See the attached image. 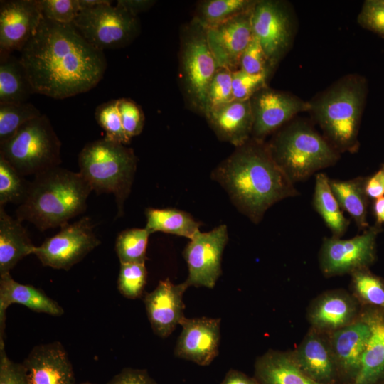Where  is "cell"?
Segmentation results:
<instances>
[{"mask_svg": "<svg viewBox=\"0 0 384 384\" xmlns=\"http://www.w3.org/2000/svg\"><path fill=\"white\" fill-rule=\"evenodd\" d=\"M42 114L33 104H0V144L9 139L28 122Z\"/></svg>", "mask_w": 384, "mask_h": 384, "instance_id": "cell-35", "label": "cell"}, {"mask_svg": "<svg viewBox=\"0 0 384 384\" xmlns=\"http://www.w3.org/2000/svg\"><path fill=\"white\" fill-rule=\"evenodd\" d=\"M366 95V80L351 74L309 101V112L324 137L339 153H353L358 149V131Z\"/></svg>", "mask_w": 384, "mask_h": 384, "instance_id": "cell-4", "label": "cell"}, {"mask_svg": "<svg viewBox=\"0 0 384 384\" xmlns=\"http://www.w3.org/2000/svg\"><path fill=\"white\" fill-rule=\"evenodd\" d=\"M12 304H20L38 313L59 316L63 309L43 290L14 280L10 273L0 275V343H4L6 311Z\"/></svg>", "mask_w": 384, "mask_h": 384, "instance_id": "cell-23", "label": "cell"}, {"mask_svg": "<svg viewBox=\"0 0 384 384\" xmlns=\"http://www.w3.org/2000/svg\"><path fill=\"white\" fill-rule=\"evenodd\" d=\"M137 164L132 149L105 137L86 144L78 155L79 172L92 191L114 196L117 218L124 215Z\"/></svg>", "mask_w": 384, "mask_h": 384, "instance_id": "cell-5", "label": "cell"}, {"mask_svg": "<svg viewBox=\"0 0 384 384\" xmlns=\"http://www.w3.org/2000/svg\"><path fill=\"white\" fill-rule=\"evenodd\" d=\"M239 65L240 70L250 74L268 73L267 65L270 63L259 40L254 35L241 55Z\"/></svg>", "mask_w": 384, "mask_h": 384, "instance_id": "cell-44", "label": "cell"}, {"mask_svg": "<svg viewBox=\"0 0 384 384\" xmlns=\"http://www.w3.org/2000/svg\"><path fill=\"white\" fill-rule=\"evenodd\" d=\"M206 114L220 139L237 147L250 139L254 123L250 100H233L210 110Z\"/></svg>", "mask_w": 384, "mask_h": 384, "instance_id": "cell-24", "label": "cell"}, {"mask_svg": "<svg viewBox=\"0 0 384 384\" xmlns=\"http://www.w3.org/2000/svg\"><path fill=\"white\" fill-rule=\"evenodd\" d=\"M232 71L218 68L207 92L205 113L220 105L233 101Z\"/></svg>", "mask_w": 384, "mask_h": 384, "instance_id": "cell-39", "label": "cell"}, {"mask_svg": "<svg viewBox=\"0 0 384 384\" xmlns=\"http://www.w3.org/2000/svg\"><path fill=\"white\" fill-rule=\"evenodd\" d=\"M364 28L384 38V0H366L357 18Z\"/></svg>", "mask_w": 384, "mask_h": 384, "instance_id": "cell-43", "label": "cell"}, {"mask_svg": "<svg viewBox=\"0 0 384 384\" xmlns=\"http://www.w3.org/2000/svg\"><path fill=\"white\" fill-rule=\"evenodd\" d=\"M220 384H260L255 377H250L239 370L231 369Z\"/></svg>", "mask_w": 384, "mask_h": 384, "instance_id": "cell-48", "label": "cell"}, {"mask_svg": "<svg viewBox=\"0 0 384 384\" xmlns=\"http://www.w3.org/2000/svg\"><path fill=\"white\" fill-rule=\"evenodd\" d=\"M366 181L361 177L349 180H330L332 191L341 208L354 220L359 228L368 226Z\"/></svg>", "mask_w": 384, "mask_h": 384, "instance_id": "cell-31", "label": "cell"}, {"mask_svg": "<svg viewBox=\"0 0 384 384\" xmlns=\"http://www.w3.org/2000/svg\"><path fill=\"white\" fill-rule=\"evenodd\" d=\"M228 240L227 226L198 232L186 246L183 255L188 268L186 284L212 289L221 275L223 252Z\"/></svg>", "mask_w": 384, "mask_h": 384, "instance_id": "cell-11", "label": "cell"}, {"mask_svg": "<svg viewBox=\"0 0 384 384\" xmlns=\"http://www.w3.org/2000/svg\"><path fill=\"white\" fill-rule=\"evenodd\" d=\"M92 191L79 171L53 167L33 176L26 200L15 211L16 218L41 232L60 228L86 210Z\"/></svg>", "mask_w": 384, "mask_h": 384, "instance_id": "cell-3", "label": "cell"}, {"mask_svg": "<svg viewBox=\"0 0 384 384\" xmlns=\"http://www.w3.org/2000/svg\"><path fill=\"white\" fill-rule=\"evenodd\" d=\"M370 336V325L361 314L351 324L329 334L340 380L343 384H351L356 378Z\"/></svg>", "mask_w": 384, "mask_h": 384, "instance_id": "cell-22", "label": "cell"}, {"mask_svg": "<svg viewBox=\"0 0 384 384\" xmlns=\"http://www.w3.org/2000/svg\"><path fill=\"white\" fill-rule=\"evenodd\" d=\"M359 302L343 289H333L316 297L307 309V319L316 330L330 334L356 320Z\"/></svg>", "mask_w": 384, "mask_h": 384, "instance_id": "cell-21", "label": "cell"}, {"mask_svg": "<svg viewBox=\"0 0 384 384\" xmlns=\"http://www.w3.org/2000/svg\"><path fill=\"white\" fill-rule=\"evenodd\" d=\"M33 94L63 100L95 87L107 69L104 51L90 44L73 23L43 18L20 52Z\"/></svg>", "mask_w": 384, "mask_h": 384, "instance_id": "cell-1", "label": "cell"}, {"mask_svg": "<svg viewBox=\"0 0 384 384\" xmlns=\"http://www.w3.org/2000/svg\"><path fill=\"white\" fill-rule=\"evenodd\" d=\"M378 231L374 226L350 239L324 238L319 254L322 273L330 277L367 268L375 260Z\"/></svg>", "mask_w": 384, "mask_h": 384, "instance_id": "cell-10", "label": "cell"}, {"mask_svg": "<svg viewBox=\"0 0 384 384\" xmlns=\"http://www.w3.org/2000/svg\"><path fill=\"white\" fill-rule=\"evenodd\" d=\"M361 315L370 327L358 373L351 384H377L384 379V314L367 311Z\"/></svg>", "mask_w": 384, "mask_h": 384, "instance_id": "cell-25", "label": "cell"}, {"mask_svg": "<svg viewBox=\"0 0 384 384\" xmlns=\"http://www.w3.org/2000/svg\"><path fill=\"white\" fill-rule=\"evenodd\" d=\"M61 142L48 117L41 114L0 144V156L21 176H36L61 164Z\"/></svg>", "mask_w": 384, "mask_h": 384, "instance_id": "cell-7", "label": "cell"}, {"mask_svg": "<svg viewBox=\"0 0 384 384\" xmlns=\"http://www.w3.org/2000/svg\"><path fill=\"white\" fill-rule=\"evenodd\" d=\"M22 364L28 384H75L72 363L59 341L34 346Z\"/></svg>", "mask_w": 384, "mask_h": 384, "instance_id": "cell-19", "label": "cell"}, {"mask_svg": "<svg viewBox=\"0 0 384 384\" xmlns=\"http://www.w3.org/2000/svg\"><path fill=\"white\" fill-rule=\"evenodd\" d=\"M188 287L186 282L176 284L166 278L146 294L145 309L155 334L161 338L170 336L184 319L183 296Z\"/></svg>", "mask_w": 384, "mask_h": 384, "instance_id": "cell-18", "label": "cell"}, {"mask_svg": "<svg viewBox=\"0 0 384 384\" xmlns=\"http://www.w3.org/2000/svg\"><path fill=\"white\" fill-rule=\"evenodd\" d=\"M154 2L147 0H118L117 4L137 16L139 12L150 8Z\"/></svg>", "mask_w": 384, "mask_h": 384, "instance_id": "cell-49", "label": "cell"}, {"mask_svg": "<svg viewBox=\"0 0 384 384\" xmlns=\"http://www.w3.org/2000/svg\"><path fill=\"white\" fill-rule=\"evenodd\" d=\"M31 181L24 178L7 161L0 156V206L21 205L26 200Z\"/></svg>", "mask_w": 384, "mask_h": 384, "instance_id": "cell-34", "label": "cell"}, {"mask_svg": "<svg viewBox=\"0 0 384 384\" xmlns=\"http://www.w3.org/2000/svg\"><path fill=\"white\" fill-rule=\"evenodd\" d=\"M107 384H157L146 370L127 368L115 375Z\"/></svg>", "mask_w": 384, "mask_h": 384, "instance_id": "cell-46", "label": "cell"}, {"mask_svg": "<svg viewBox=\"0 0 384 384\" xmlns=\"http://www.w3.org/2000/svg\"><path fill=\"white\" fill-rule=\"evenodd\" d=\"M80 10L92 8L100 4L111 3L109 0H78Z\"/></svg>", "mask_w": 384, "mask_h": 384, "instance_id": "cell-51", "label": "cell"}, {"mask_svg": "<svg viewBox=\"0 0 384 384\" xmlns=\"http://www.w3.org/2000/svg\"><path fill=\"white\" fill-rule=\"evenodd\" d=\"M183 66L188 92L205 111L208 89L219 68L208 46L205 28L186 41Z\"/></svg>", "mask_w": 384, "mask_h": 384, "instance_id": "cell-20", "label": "cell"}, {"mask_svg": "<svg viewBox=\"0 0 384 384\" xmlns=\"http://www.w3.org/2000/svg\"><path fill=\"white\" fill-rule=\"evenodd\" d=\"M255 1L247 0H210L200 8L199 24L208 27L223 23L249 10Z\"/></svg>", "mask_w": 384, "mask_h": 384, "instance_id": "cell-33", "label": "cell"}, {"mask_svg": "<svg viewBox=\"0 0 384 384\" xmlns=\"http://www.w3.org/2000/svg\"><path fill=\"white\" fill-rule=\"evenodd\" d=\"M150 234L146 228L121 231L115 242V250L120 263H145Z\"/></svg>", "mask_w": 384, "mask_h": 384, "instance_id": "cell-32", "label": "cell"}, {"mask_svg": "<svg viewBox=\"0 0 384 384\" xmlns=\"http://www.w3.org/2000/svg\"><path fill=\"white\" fill-rule=\"evenodd\" d=\"M0 343V384H28L24 367L11 361Z\"/></svg>", "mask_w": 384, "mask_h": 384, "instance_id": "cell-45", "label": "cell"}, {"mask_svg": "<svg viewBox=\"0 0 384 384\" xmlns=\"http://www.w3.org/2000/svg\"><path fill=\"white\" fill-rule=\"evenodd\" d=\"M118 109L124 130L131 139L140 134L144 124V116L141 108L128 98L117 99Z\"/></svg>", "mask_w": 384, "mask_h": 384, "instance_id": "cell-42", "label": "cell"}, {"mask_svg": "<svg viewBox=\"0 0 384 384\" xmlns=\"http://www.w3.org/2000/svg\"><path fill=\"white\" fill-rule=\"evenodd\" d=\"M94 226L88 216L68 223L36 246L33 255L43 266L69 270L101 243Z\"/></svg>", "mask_w": 384, "mask_h": 384, "instance_id": "cell-9", "label": "cell"}, {"mask_svg": "<svg viewBox=\"0 0 384 384\" xmlns=\"http://www.w3.org/2000/svg\"><path fill=\"white\" fill-rule=\"evenodd\" d=\"M211 177L225 190L237 209L255 223L274 203L298 194L267 144L255 139L237 147Z\"/></svg>", "mask_w": 384, "mask_h": 384, "instance_id": "cell-2", "label": "cell"}, {"mask_svg": "<svg viewBox=\"0 0 384 384\" xmlns=\"http://www.w3.org/2000/svg\"><path fill=\"white\" fill-rule=\"evenodd\" d=\"M365 191L368 197L375 200L384 196V169L378 171L366 181Z\"/></svg>", "mask_w": 384, "mask_h": 384, "instance_id": "cell-47", "label": "cell"}, {"mask_svg": "<svg viewBox=\"0 0 384 384\" xmlns=\"http://www.w3.org/2000/svg\"><path fill=\"white\" fill-rule=\"evenodd\" d=\"M290 353L297 366L314 381L320 384L341 383L329 334L311 328Z\"/></svg>", "mask_w": 384, "mask_h": 384, "instance_id": "cell-17", "label": "cell"}, {"mask_svg": "<svg viewBox=\"0 0 384 384\" xmlns=\"http://www.w3.org/2000/svg\"><path fill=\"white\" fill-rule=\"evenodd\" d=\"M180 325L175 356L200 366L210 364L219 353L220 319L185 317Z\"/></svg>", "mask_w": 384, "mask_h": 384, "instance_id": "cell-16", "label": "cell"}, {"mask_svg": "<svg viewBox=\"0 0 384 384\" xmlns=\"http://www.w3.org/2000/svg\"><path fill=\"white\" fill-rule=\"evenodd\" d=\"M21 223L0 206V275L10 273L20 260L34 252L36 246Z\"/></svg>", "mask_w": 384, "mask_h": 384, "instance_id": "cell-26", "label": "cell"}, {"mask_svg": "<svg viewBox=\"0 0 384 384\" xmlns=\"http://www.w3.org/2000/svg\"><path fill=\"white\" fill-rule=\"evenodd\" d=\"M377 384H384V383H377Z\"/></svg>", "mask_w": 384, "mask_h": 384, "instance_id": "cell-53", "label": "cell"}, {"mask_svg": "<svg viewBox=\"0 0 384 384\" xmlns=\"http://www.w3.org/2000/svg\"><path fill=\"white\" fill-rule=\"evenodd\" d=\"M111 3L80 10L73 21L80 33L101 50L124 47L139 31L137 17L117 4L112 6Z\"/></svg>", "mask_w": 384, "mask_h": 384, "instance_id": "cell-8", "label": "cell"}, {"mask_svg": "<svg viewBox=\"0 0 384 384\" xmlns=\"http://www.w3.org/2000/svg\"><path fill=\"white\" fill-rule=\"evenodd\" d=\"M253 114V139H262L291 120L298 113L309 112V101L290 93L265 87L250 99Z\"/></svg>", "mask_w": 384, "mask_h": 384, "instance_id": "cell-13", "label": "cell"}, {"mask_svg": "<svg viewBox=\"0 0 384 384\" xmlns=\"http://www.w3.org/2000/svg\"><path fill=\"white\" fill-rule=\"evenodd\" d=\"M95 118L105 132V139L124 145L130 142L122 126L117 100H111L99 105L95 111Z\"/></svg>", "mask_w": 384, "mask_h": 384, "instance_id": "cell-37", "label": "cell"}, {"mask_svg": "<svg viewBox=\"0 0 384 384\" xmlns=\"http://www.w3.org/2000/svg\"><path fill=\"white\" fill-rule=\"evenodd\" d=\"M43 16L38 0L0 1V55L19 53Z\"/></svg>", "mask_w": 384, "mask_h": 384, "instance_id": "cell-14", "label": "cell"}, {"mask_svg": "<svg viewBox=\"0 0 384 384\" xmlns=\"http://www.w3.org/2000/svg\"><path fill=\"white\" fill-rule=\"evenodd\" d=\"M43 18L63 24L73 23L80 11L78 0H38Z\"/></svg>", "mask_w": 384, "mask_h": 384, "instance_id": "cell-41", "label": "cell"}, {"mask_svg": "<svg viewBox=\"0 0 384 384\" xmlns=\"http://www.w3.org/2000/svg\"><path fill=\"white\" fill-rule=\"evenodd\" d=\"M351 275L352 290L358 301L384 309V284L381 280L367 268L355 271Z\"/></svg>", "mask_w": 384, "mask_h": 384, "instance_id": "cell-36", "label": "cell"}, {"mask_svg": "<svg viewBox=\"0 0 384 384\" xmlns=\"http://www.w3.org/2000/svg\"><path fill=\"white\" fill-rule=\"evenodd\" d=\"M254 368L260 384H320L297 366L290 352L269 350L256 359Z\"/></svg>", "mask_w": 384, "mask_h": 384, "instance_id": "cell-27", "label": "cell"}, {"mask_svg": "<svg viewBox=\"0 0 384 384\" xmlns=\"http://www.w3.org/2000/svg\"><path fill=\"white\" fill-rule=\"evenodd\" d=\"M373 210L378 223H384V196L375 200Z\"/></svg>", "mask_w": 384, "mask_h": 384, "instance_id": "cell-50", "label": "cell"}, {"mask_svg": "<svg viewBox=\"0 0 384 384\" xmlns=\"http://www.w3.org/2000/svg\"><path fill=\"white\" fill-rule=\"evenodd\" d=\"M33 94L24 68L11 54L0 55V104L27 102Z\"/></svg>", "mask_w": 384, "mask_h": 384, "instance_id": "cell-28", "label": "cell"}, {"mask_svg": "<svg viewBox=\"0 0 384 384\" xmlns=\"http://www.w3.org/2000/svg\"><path fill=\"white\" fill-rule=\"evenodd\" d=\"M267 73L250 74L242 70L232 71V85L234 100L245 101L260 90L266 87Z\"/></svg>", "mask_w": 384, "mask_h": 384, "instance_id": "cell-40", "label": "cell"}, {"mask_svg": "<svg viewBox=\"0 0 384 384\" xmlns=\"http://www.w3.org/2000/svg\"><path fill=\"white\" fill-rule=\"evenodd\" d=\"M252 33L259 40L270 65L289 50L294 33L289 10L274 1H255L251 16Z\"/></svg>", "mask_w": 384, "mask_h": 384, "instance_id": "cell-12", "label": "cell"}, {"mask_svg": "<svg viewBox=\"0 0 384 384\" xmlns=\"http://www.w3.org/2000/svg\"><path fill=\"white\" fill-rule=\"evenodd\" d=\"M252 7L223 23L203 27L208 46L218 68L233 71L232 69L240 65L241 55L253 36Z\"/></svg>", "mask_w": 384, "mask_h": 384, "instance_id": "cell-15", "label": "cell"}, {"mask_svg": "<svg viewBox=\"0 0 384 384\" xmlns=\"http://www.w3.org/2000/svg\"><path fill=\"white\" fill-rule=\"evenodd\" d=\"M146 279L145 263H120L117 279L118 290L126 298L137 299L143 293Z\"/></svg>", "mask_w": 384, "mask_h": 384, "instance_id": "cell-38", "label": "cell"}, {"mask_svg": "<svg viewBox=\"0 0 384 384\" xmlns=\"http://www.w3.org/2000/svg\"><path fill=\"white\" fill-rule=\"evenodd\" d=\"M270 151L294 183L333 166L339 152L306 121L294 120L267 144Z\"/></svg>", "mask_w": 384, "mask_h": 384, "instance_id": "cell-6", "label": "cell"}, {"mask_svg": "<svg viewBox=\"0 0 384 384\" xmlns=\"http://www.w3.org/2000/svg\"><path fill=\"white\" fill-rule=\"evenodd\" d=\"M313 206L331 230L333 237L341 238L344 235L349 221L344 217L325 174L316 175Z\"/></svg>", "mask_w": 384, "mask_h": 384, "instance_id": "cell-30", "label": "cell"}, {"mask_svg": "<svg viewBox=\"0 0 384 384\" xmlns=\"http://www.w3.org/2000/svg\"><path fill=\"white\" fill-rule=\"evenodd\" d=\"M80 384H94V383H90V382H84V383H81Z\"/></svg>", "mask_w": 384, "mask_h": 384, "instance_id": "cell-52", "label": "cell"}, {"mask_svg": "<svg viewBox=\"0 0 384 384\" xmlns=\"http://www.w3.org/2000/svg\"><path fill=\"white\" fill-rule=\"evenodd\" d=\"M145 215V228L151 234L163 232L191 240L200 232V224L189 213L176 208H147Z\"/></svg>", "mask_w": 384, "mask_h": 384, "instance_id": "cell-29", "label": "cell"}]
</instances>
